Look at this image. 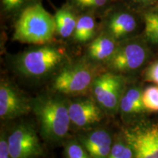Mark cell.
I'll return each instance as SVG.
<instances>
[{
	"label": "cell",
	"instance_id": "obj_1",
	"mask_svg": "<svg viewBox=\"0 0 158 158\" xmlns=\"http://www.w3.org/2000/svg\"><path fill=\"white\" fill-rule=\"evenodd\" d=\"M70 102L68 96L54 91L30 99L31 113L37 118L40 133L45 141L58 143L66 139L71 127Z\"/></svg>",
	"mask_w": 158,
	"mask_h": 158
},
{
	"label": "cell",
	"instance_id": "obj_2",
	"mask_svg": "<svg viewBox=\"0 0 158 158\" xmlns=\"http://www.w3.org/2000/svg\"><path fill=\"white\" fill-rule=\"evenodd\" d=\"M68 62L64 49L51 43L35 45L13 59V68L20 76L37 80L56 73Z\"/></svg>",
	"mask_w": 158,
	"mask_h": 158
},
{
	"label": "cell",
	"instance_id": "obj_3",
	"mask_svg": "<svg viewBox=\"0 0 158 158\" xmlns=\"http://www.w3.org/2000/svg\"><path fill=\"white\" fill-rule=\"evenodd\" d=\"M54 16L40 2L25 9L15 19L13 40L32 45L51 43L56 34Z\"/></svg>",
	"mask_w": 158,
	"mask_h": 158
},
{
	"label": "cell",
	"instance_id": "obj_4",
	"mask_svg": "<svg viewBox=\"0 0 158 158\" xmlns=\"http://www.w3.org/2000/svg\"><path fill=\"white\" fill-rule=\"evenodd\" d=\"M98 74L97 64L86 58L75 62H69L56 73L51 86L54 92L65 96L84 95L91 92Z\"/></svg>",
	"mask_w": 158,
	"mask_h": 158
},
{
	"label": "cell",
	"instance_id": "obj_5",
	"mask_svg": "<svg viewBox=\"0 0 158 158\" xmlns=\"http://www.w3.org/2000/svg\"><path fill=\"white\" fill-rule=\"evenodd\" d=\"M147 42L146 40L136 37L118 42L113 56L105 64L108 71L124 75L141 69L150 55Z\"/></svg>",
	"mask_w": 158,
	"mask_h": 158
},
{
	"label": "cell",
	"instance_id": "obj_6",
	"mask_svg": "<svg viewBox=\"0 0 158 158\" xmlns=\"http://www.w3.org/2000/svg\"><path fill=\"white\" fill-rule=\"evenodd\" d=\"M126 87L127 83L124 75L108 70L96 76L90 92L105 114L115 115L118 113L120 102Z\"/></svg>",
	"mask_w": 158,
	"mask_h": 158
},
{
	"label": "cell",
	"instance_id": "obj_7",
	"mask_svg": "<svg viewBox=\"0 0 158 158\" xmlns=\"http://www.w3.org/2000/svg\"><path fill=\"white\" fill-rule=\"evenodd\" d=\"M122 133L133 150V158H158V122L143 118L125 125Z\"/></svg>",
	"mask_w": 158,
	"mask_h": 158
},
{
	"label": "cell",
	"instance_id": "obj_8",
	"mask_svg": "<svg viewBox=\"0 0 158 158\" xmlns=\"http://www.w3.org/2000/svg\"><path fill=\"white\" fill-rule=\"evenodd\" d=\"M10 158H39L44 154L34 126L20 123L8 133Z\"/></svg>",
	"mask_w": 158,
	"mask_h": 158
},
{
	"label": "cell",
	"instance_id": "obj_9",
	"mask_svg": "<svg viewBox=\"0 0 158 158\" xmlns=\"http://www.w3.org/2000/svg\"><path fill=\"white\" fill-rule=\"evenodd\" d=\"M138 28L135 15L120 5H111L104 12L102 31L117 42L130 38Z\"/></svg>",
	"mask_w": 158,
	"mask_h": 158
},
{
	"label": "cell",
	"instance_id": "obj_10",
	"mask_svg": "<svg viewBox=\"0 0 158 158\" xmlns=\"http://www.w3.org/2000/svg\"><path fill=\"white\" fill-rule=\"evenodd\" d=\"M31 112L30 99L27 98L15 85L6 79L0 82V118L12 120Z\"/></svg>",
	"mask_w": 158,
	"mask_h": 158
},
{
	"label": "cell",
	"instance_id": "obj_11",
	"mask_svg": "<svg viewBox=\"0 0 158 158\" xmlns=\"http://www.w3.org/2000/svg\"><path fill=\"white\" fill-rule=\"evenodd\" d=\"M105 114L93 98H80L70 102L71 127L75 129L84 131L93 128L103 119Z\"/></svg>",
	"mask_w": 158,
	"mask_h": 158
},
{
	"label": "cell",
	"instance_id": "obj_12",
	"mask_svg": "<svg viewBox=\"0 0 158 158\" xmlns=\"http://www.w3.org/2000/svg\"><path fill=\"white\" fill-rule=\"evenodd\" d=\"M76 138L91 158H108L114 142L109 130L103 127H94L84 130Z\"/></svg>",
	"mask_w": 158,
	"mask_h": 158
},
{
	"label": "cell",
	"instance_id": "obj_13",
	"mask_svg": "<svg viewBox=\"0 0 158 158\" xmlns=\"http://www.w3.org/2000/svg\"><path fill=\"white\" fill-rule=\"evenodd\" d=\"M143 89L138 85L127 86L120 102L118 113L125 125L143 119L148 110L142 100Z\"/></svg>",
	"mask_w": 158,
	"mask_h": 158
},
{
	"label": "cell",
	"instance_id": "obj_14",
	"mask_svg": "<svg viewBox=\"0 0 158 158\" xmlns=\"http://www.w3.org/2000/svg\"><path fill=\"white\" fill-rule=\"evenodd\" d=\"M118 43L111 36L101 31L89 43L85 58L94 64H106L115 52Z\"/></svg>",
	"mask_w": 158,
	"mask_h": 158
},
{
	"label": "cell",
	"instance_id": "obj_15",
	"mask_svg": "<svg viewBox=\"0 0 158 158\" xmlns=\"http://www.w3.org/2000/svg\"><path fill=\"white\" fill-rule=\"evenodd\" d=\"M78 12L68 2L57 10L54 15L56 32L59 37L68 39L73 37L78 21Z\"/></svg>",
	"mask_w": 158,
	"mask_h": 158
},
{
	"label": "cell",
	"instance_id": "obj_16",
	"mask_svg": "<svg viewBox=\"0 0 158 158\" xmlns=\"http://www.w3.org/2000/svg\"><path fill=\"white\" fill-rule=\"evenodd\" d=\"M93 13H81L78 15L73 38L79 44L89 43L95 38L97 23Z\"/></svg>",
	"mask_w": 158,
	"mask_h": 158
},
{
	"label": "cell",
	"instance_id": "obj_17",
	"mask_svg": "<svg viewBox=\"0 0 158 158\" xmlns=\"http://www.w3.org/2000/svg\"><path fill=\"white\" fill-rule=\"evenodd\" d=\"M113 0H68V2L80 13H102L112 5Z\"/></svg>",
	"mask_w": 158,
	"mask_h": 158
},
{
	"label": "cell",
	"instance_id": "obj_18",
	"mask_svg": "<svg viewBox=\"0 0 158 158\" xmlns=\"http://www.w3.org/2000/svg\"><path fill=\"white\" fill-rule=\"evenodd\" d=\"M40 2L41 0H0L2 14L16 19L27 7Z\"/></svg>",
	"mask_w": 158,
	"mask_h": 158
},
{
	"label": "cell",
	"instance_id": "obj_19",
	"mask_svg": "<svg viewBox=\"0 0 158 158\" xmlns=\"http://www.w3.org/2000/svg\"><path fill=\"white\" fill-rule=\"evenodd\" d=\"M145 40L153 45H158V11H149L143 15Z\"/></svg>",
	"mask_w": 158,
	"mask_h": 158
},
{
	"label": "cell",
	"instance_id": "obj_20",
	"mask_svg": "<svg viewBox=\"0 0 158 158\" xmlns=\"http://www.w3.org/2000/svg\"><path fill=\"white\" fill-rule=\"evenodd\" d=\"M133 153L131 147L126 141L122 132L114 138L113 145L108 158H133Z\"/></svg>",
	"mask_w": 158,
	"mask_h": 158
},
{
	"label": "cell",
	"instance_id": "obj_21",
	"mask_svg": "<svg viewBox=\"0 0 158 158\" xmlns=\"http://www.w3.org/2000/svg\"><path fill=\"white\" fill-rule=\"evenodd\" d=\"M64 158H91V157L77 138H74L64 143Z\"/></svg>",
	"mask_w": 158,
	"mask_h": 158
},
{
	"label": "cell",
	"instance_id": "obj_22",
	"mask_svg": "<svg viewBox=\"0 0 158 158\" xmlns=\"http://www.w3.org/2000/svg\"><path fill=\"white\" fill-rule=\"evenodd\" d=\"M142 100L149 112L158 111V86H149L143 89Z\"/></svg>",
	"mask_w": 158,
	"mask_h": 158
},
{
	"label": "cell",
	"instance_id": "obj_23",
	"mask_svg": "<svg viewBox=\"0 0 158 158\" xmlns=\"http://www.w3.org/2000/svg\"><path fill=\"white\" fill-rule=\"evenodd\" d=\"M145 81L151 82L158 86V60L152 62L145 70L143 75Z\"/></svg>",
	"mask_w": 158,
	"mask_h": 158
},
{
	"label": "cell",
	"instance_id": "obj_24",
	"mask_svg": "<svg viewBox=\"0 0 158 158\" xmlns=\"http://www.w3.org/2000/svg\"><path fill=\"white\" fill-rule=\"evenodd\" d=\"M0 158H10L8 133L4 129H2L0 133Z\"/></svg>",
	"mask_w": 158,
	"mask_h": 158
},
{
	"label": "cell",
	"instance_id": "obj_25",
	"mask_svg": "<svg viewBox=\"0 0 158 158\" xmlns=\"http://www.w3.org/2000/svg\"><path fill=\"white\" fill-rule=\"evenodd\" d=\"M134 4H135L138 7L145 8V7H149L151 5H154L157 0H131Z\"/></svg>",
	"mask_w": 158,
	"mask_h": 158
}]
</instances>
